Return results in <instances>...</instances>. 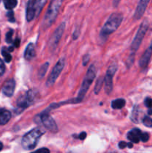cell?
<instances>
[{
	"instance_id": "cell-24",
	"label": "cell",
	"mask_w": 152,
	"mask_h": 153,
	"mask_svg": "<svg viewBox=\"0 0 152 153\" xmlns=\"http://www.w3.org/2000/svg\"><path fill=\"white\" fill-rule=\"evenodd\" d=\"M138 116H139V108L137 106H135L134 108L132 111V113H131V119L132 120L133 122L137 123L138 122Z\"/></svg>"
},
{
	"instance_id": "cell-12",
	"label": "cell",
	"mask_w": 152,
	"mask_h": 153,
	"mask_svg": "<svg viewBox=\"0 0 152 153\" xmlns=\"http://www.w3.org/2000/svg\"><path fill=\"white\" fill-rule=\"evenodd\" d=\"M15 87H16V82L13 79H9L4 84L2 87V93L3 94L7 97H10L13 96L14 92Z\"/></svg>"
},
{
	"instance_id": "cell-8",
	"label": "cell",
	"mask_w": 152,
	"mask_h": 153,
	"mask_svg": "<svg viewBox=\"0 0 152 153\" xmlns=\"http://www.w3.org/2000/svg\"><path fill=\"white\" fill-rule=\"evenodd\" d=\"M36 94L34 90H29L25 95H22L17 100V107L22 110L29 107L34 102Z\"/></svg>"
},
{
	"instance_id": "cell-41",
	"label": "cell",
	"mask_w": 152,
	"mask_h": 153,
	"mask_svg": "<svg viewBox=\"0 0 152 153\" xmlns=\"http://www.w3.org/2000/svg\"><path fill=\"white\" fill-rule=\"evenodd\" d=\"M0 37H1V34H0Z\"/></svg>"
},
{
	"instance_id": "cell-27",
	"label": "cell",
	"mask_w": 152,
	"mask_h": 153,
	"mask_svg": "<svg viewBox=\"0 0 152 153\" xmlns=\"http://www.w3.org/2000/svg\"><path fill=\"white\" fill-rule=\"evenodd\" d=\"M7 16L8 20L10 21V22H15V19H14V14H13V12L11 10H9L7 13Z\"/></svg>"
},
{
	"instance_id": "cell-22",
	"label": "cell",
	"mask_w": 152,
	"mask_h": 153,
	"mask_svg": "<svg viewBox=\"0 0 152 153\" xmlns=\"http://www.w3.org/2000/svg\"><path fill=\"white\" fill-rule=\"evenodd\" d=\"M104 79L103 78H99V79H98V81H97L96 84H95V88H94V92H95V94H98V93L100 92V91H101V87H102L103 85V82H104Z\"/></svg>"
},
{
	"instance_id": "cell-19",
	"label": "cell",
	"mask_w": 152,
	"mask_h": 153,
	"mask_svg": "<svg viewBox=\"0 0 152 153\" xmlns=\"http://www.w3.org/2000/svg\"><path fill=\"white\" fill-rule=\"evenodd\" d=\"M125 104H126L125 100H124V99H117V100H115L112 102L111 107L113 109H121L125 107Z\"/></svg>"
},
{
	"instance_id": "cell-25",
	"label": "cell",
	"mask_w": 152,
	"mask_h": 153,
	"mask_svg": "<svg viewBox=\"0 0 152 153\" xmlns=\"http://www.w3.org/2000/svg\"><path fill=\"white\" fill-rule=\"evenodd\" d=\"M142 123L146 127L151 128L152 127V119L148 116H145L142 119Z\"/></svg>"
},
{
	"instance_id": "cell-39",
	"label": "cell",
	"mask_w": 152,
	"mask_h": 153,
	"mask_svg": "<svg viewBox=\"0 0 152 153\" xmlns=\"http://www.w3.org/2000/svg\"><path fill=\"white\" fill-rule=\"evenodd\" d=\"M148 114L152 115V110H149L148 111Z\"/></svg>"
},
{
	"instance_id": "cell-14",
	"label": "cell",
	"mask_w": 152,
	"mask_h": 153,
	"mask_svg": "<svg viewBox=\"0 0 152 153\" xmlns=\"http://www.w3.org/2000/svg\"><path fill=\"white\" fill-rule=\"evenodd\" d=\"M142 131L139 128H133L127 134V137L132 143H139L141 140Z\"/></svg>"
},
{
	"instance_id": "cell-20",
	"label": "cell",
	"mask_w": 152,
	"mask_h": 153,
	"mask_svg": "<svg viewBox=\"0 0 152 153\" xmlns=\"http://www.w3.org/2000/svg\"><path fill=\"white\" fill-rule=\"evenodd\" d=\"M4 5L7 10H12L17 5V0H3Z\"/></svg>"
},
{
	"instance_id": "cell-4",
	"label": "cell",
	"mask_w": 152,
	"mask_h": 153,
	"mask_svg": "<svg viewBox=\"0 0 152 153\" xmlns=\"http://www.w3.org/2000/svg\"><path fill=\"white\" fill-rule=\"evenodd\" d=\"M95 76H96V69H95V66H94L93 64H92V65L89 66V69H88L87 72H86V75H85L83 83H82L80 91H79L78 95H77V98L78 99V100H80V101H82L83 97L86 95V92H87V91L89 90V87L91 86L92 82L94 81Z\"/></svg>"
},
{
	"instance_id": "cell-34",
	"label": "cell",
	"mask_w": 152,
	"mask_h": 153,
	"mask_svg": "<svg viewBox=\"0 0 152 153\" xmlns=\"http://www.w3.org/2000/svg\"><path fill=\"white\" fill-rule=\"evenodd\" d=\"M86 133L84 132V131H83V132H81L78 135V138L80 139V140H84V139L86 138Z\"/></svg>"
},
{
	"instance_id": "cell-18",
	"label": "cell",
	"mask_w": 152,
	"mask_h": 153,
	"mask_svg": "<svg viewBox=\"0 0 152 153\" xmlns=\"http://www.w3.org/2000/svg\"><path fill=\"white\" fill-rule=\"evenodd\" d=\"M46 1H47V0H34L33 4H34V11H35V16H38L40 15V12L43 10Z\"/></svg>"
},
{
	"instance_id": "cell-17",
	"label": "cell",
	"mask_w": 152,
	"mask_h": 153,
	"mask_svg": "<svg viewBox=\"0 0 152 153\" xmlns=\"http://www.w3.org/2000/svg\"><path fill=\"white\" fill-rule=\"evenodd\" d=\"M34 57H35V49H34V46L33 43H29L27 46L26 49L25 50L24 58L27 61H31Z\"/></svg>"
},
{
	"instance_id": "cell-36",
	"label": "cell",
	"mask_w": 152,
	"mask_h": 153,
	"mask_svg": "<svg viewBox=\"0 0 152 153\" xmlns=\"http://www.w3.org/2000/svg\"><path fill=\"white\" fill-rule=\"evenodd\" d=\"M120 1L121 0H113V5H114V7H117Z\"/></svg>"
},
{
	"instance_id": "cell-10",
	"label": "cell",
	"mask_w": 152,
	"mask_h": 153,
	"mask_svg": "<svg viewBox=\"0 0 152 153\" xmlns=\"http://www.w3.org/2000/svg\"><path fill=\"white\" fill-rule=\"evenodd\" d=\"M40 120H41L42 123L43 124L45 127L49 130L52 132H57L58 130V126H57L56 123H55V120L50 116L48 113H43L40 116Z\"/></svg>"
},
{
	"instance_id": "cell-7",
	"label": "cell",
	"mask_w": 152,
	"mask_h": 153,
	"mask_svg": "<svg viewBox=\"0 0 152 153\" xmlns=\"http://www.w3.org/2000/svg\"><path fill=\"white\" fill-rule=\"evenodd\" d=\"M64 66H65V58H62L56 63L55 67L52 69V71L51 72L50 75L46 81V86L51 87L55 84V81L61 75L63 69L64 68Z\"/></svg>"
},
{
	"instance_id": "cell-32",
	"label": "cell",
	"mask_w": 152,
	"mask_h": 153,
	"mask_svg": "<svg viewBox=\"0 0 152 153\" xmlns=\"http://www.w3.org/2000/svg\"><path fill=\"white\" fill-rule=\"evenodd\" d=\"M89 55H84V57H83V61H82V62H83V64L84 66H86V64H88V62H89Z\"/></svg>"
},
{
	"instance_id": "cell-1",
	"label": "cell",
	"mask_w": 152,
	"mask_h": 153,
	"mask_svg": "<svg viewBox=\"0 0 152 153\" xmlns=\"http://www.w3.org/2000/svg\"><path fill=\"white\" fill-rule=\"evenodd\" d=\"M122 19H123V16H122V13H112L110 16V17L108 18V19L106 21L105 24L104 25L101 32H100L101 37L106 38L110 34L114 32L119 28V25H121V22H122Z\"/></svg>"
},
{
	"instance_id": "cell-9",
	"label": "cell",
	"mask_w": 152,
	"mask_h": 153,
	"mask_svg": "<svg viewBox=\"0 0 152 153\" xmlns=\"http://www.w3.org/2000/svg\"><path fill=\"white\" fill-rule=\"evenodd\" d=\"M117 70V65L111 64L107 69L105 78H104V91L107 94H110L113 90V79Z\"/></svg>"
},
{
	"instance_id": "cell-31",
	"label": "cell",
	"mask_w": 152,
	"mask_h": 153,
	"mask_svg": "<svg viewBox=\"0 0 152 153\" xmlns=\"http://www.w3.org/2000/svg\"><path fill=\"white\" fill-rule=\"evenodd\" d=\"M31 153H50V151L47 148H41V149H37V150L34 151V152Z\"/></svg>"
},
{
	"instance_id": "cell-29",
	"label": "cell",
	"mask_w": 152,
	"mask_h": 153,
	"mask_svg": "<svg viewBox=\"0 0 152 153\" xmlns=\"http://www.w3.org/2000/svg\"><path fill=\"white\" fill-rule=\"evenodd\" d=\"M149 140V134L147 132H142L141 135V140L142 142H147Z\"/></svg>"
},
{
	"instance_id": "cell-35",
	"label": "cell",
	"mask_w": 152,
	"mask_h": 153,
	"mask_svg": "<svg viewBox=\"0 0 152 153\" xmlns=\"http://www.w3.org/2000/svg\"><path fill=\"white\" fill-rule=\"evenodd\" d=\"M19 44H20V40L19 38H16L13 42V46L14 47H19Z\"/></svg>"
},
{
	"instance_id": "cell-3",
	"label": "cell",
	"mask_w": 152,
	"mask_h": 153,
	"mask_svg": "<svg viewBox=\"0 0 152 153\" xmlns=\"http://www.w3.org/2000/svg\"><path fill=\"white\" fill-rule=\"evenodd\" d=\"M44 134L43 131L39 128H35L25 134L22 139V147L27 150H31L37 146L38 140Z\"/></svg>"
},
{
	"instance_id": "cell-37",
	"label": "cell",
	"mask_w": 152,
	"mask_h": 153,
	"mask_svg": "<svg viewBox=\"0 0 152 153\" xmlns=\"http://www.w3.org/2000/svg\"><path fill=\"white\" fill-rule=\"evenodd\" d=\"M127 146L129 148H132L133 147V143H128V145H127Z\"/></svg>"
},
{
	"instance_id": "cell-38",
	"label": "cell",
	"mask_w": 152,
	"mask_h": 153,
	"mask_svg": "<svg viewBox=\"0 0 152 153\" xmlns=\"http://www.w3.org/2000/svg\"><path fill=\"white\" fill-rule=\"evenodd\" d=\"M2 149H3V144L1 142H0V151H1Z\"/></svg>"
},
{
	"instance_id": "cell-11",
	"label": "cell",
	"mask_w": 152,
	"mask_h": 153,
	"mask_svg": "<svg viewBox=\"0 0 152 153\" xmlns=\"http://www.w3.org/2000/svg\"><path fill=\"white\" fill-rule=\"evenodd\" d=\"M150 1L151 0H139L134 15V19H139L142 16Z\"/></svg>"
},
{
	"instance_id": "cell-33",
	"label": "cell",
	"mask_w": 152,
	"mask_h": 153,
	"mask_svg": "<svg viewBox=\"0 0 152 153\" xmlns=\"http://www.w3.org/2000/svg\"><path fill=\"white\" fill-rule=\"evenodd\" d=\"M127 145H128V143H125V142L124 141H121L119 142V147L120 148V149H124V148L126 147Z\"/></svg>"
},
{
	"instance_id": "cell-2",
	"label": "cell",
	"mask_w": 152,
	"mask_h": 153,
	"mask_svg": "<svg viewBox=\"0 0 152 153\" xmlns=\"http://www.w3.org/2000/svg\"><path fill=\"white\" fill-rule=\"evenodd\" d=\"M63 1V0H52L51 1L43 21V28H48L53 24L58 16Z\"/></svg>"
},
{
	"instance_id": "cell-28",
	"label": "cell",
	"mask_w": 152,
	"mask_h": 153,
	"mask_svg": "<svg viewBox=\"0 0 152 153\" xmlns=\"http://www.w3.org/2000/svg\"><path fill=\"white\" fill-rule=\"evenodd\" d=\"M145 105L148 108H152V99L151 98H146L144 101Z\"/></svg>"
},
{
	"instance_id": "cell-21",
	"label": "cell",
	"mask_w": 152,
	"mask_h": 153,
	"mask_svg": "<svg viewBox=\"0 0 152 153\" xmlns=\"http://www.w3.org/2000/svg\"><path fill=\"white\" fill-rule=\"evenodd\" d=\"M49 64L48 62L45 63L44 64H43V65L40 67V70H39V72H38V76L39 78H40V79H43V77L45 76V75H46V72H47L48 69H49Z\"/></svg>"
},
{
	"instance_id": "cell-30",
	"label": "cell",
	"mask_w": 152,
	"mask_h": 153,
	"mask_svg": "<svg viewBox=\"0 0 152 153\" xmlns=\"http://www.w3.org/2000/svg\"><path fill=\"white\" fill-rule=\"evenodd\" d=\"M5 71V66H4V62L0 59V76H2Z\"/></svg>"
},
{
	"instance_id": "cell-15",
	"label": "cell",
	"mask_w": 152,
	"mask_h": 153,
	"mask_svg": "<svg viewBox=\"0 0 152 153\" xmlns=\"http://www.w3.org/2000/svg\"><path fill=\"white\" fill-rule=\"evenodd\" d=\"M11 114L6 109H0V126L5 125L10 121Z\"/></svg>"
},
{
	"instance_id": "cell-26",
	"label": "cell",
	"mask_w": 152,
	"mask_h": 153,
	"mask_svg": "<svg viewBox=\"0 0 152 153\" xmlns=\"http://www.w3.org/2000/svg\"><path fill=\"white\" fill-rule=\"evenodd\" d=\"M13 31L12 29H10L8 32L6 34V37H5V40L7 43H12V37H13Z\"/></svg>"
},
{
	"instance_id": "cell-23",
	"label": "cell",
	"mask_w": 152,
	"mask_h": 153,
	"mask_svg": "<svg viewBox=\"0 0 152 153\" xmlns=\"http://www.w3.org/2000/svg\"><path fill=\"white\" fill-rule=\"evenodd\" d=\"M9 52H10L8 51V49H6L5 48H3L2 50H1V55H3V57L4 58V61L7 63L10 62L12 60V56Z\"/></svg>"
},
{
	"instance_id": "cell-5",
	"label": "cell",
	"mask_w": 152,
	"mask_h": 153,
	"mask_svg": "<svg viewBox=\"0 0 152 153\" xmlns=\"http://www.w3.org/2000/svg\"><path fill=\"white\" fill-rule=\"evenodd\" d=\"M148 28V22L147 19H145L142 22L141 25H139V28L138 31H137V34H136L135 37H134V40H133L132 43H131V55H135V52L138 50V49L140 46V44L142 42L145 35L146 32H147Z\"/></svg>"
},
{
	"instance_id": "cell-40",
	"label": "cell",
	"mask_w": 152,
	"mask_h": 153,
	"mask_svg": "<svg viewBox=\"0 0 152 153\" xmlns=\"http://www.w3.org/2000/svg\"><path fill=\"white\" fill-rule=\"evenodd\" d=\"M151 46H152V42H151Z\"/></svg>"
},
{
	"instance_id": "cell-13",
	"label": "cell",
	"mask_w": 152,
	"mask_h": 153,
	"mask_svg": "<svg viewBox=\"0 0 152 153\" xmlns=\"http://www.w3.org/2000/svg\"><path fill=\"white\" fill-rule=\"evenodd\" d=\"M152 55V46H150L143 53V55H142L141 58L139 59V67L141 68L144 69L148 65V63L150 61L151 57Z\"/></svg>"
},
{
	"instance_id": "cell-16",
	"label": "cell",
	"mask_w": 152,
	"mask_h": 153,
	"mask_svg": "<svg viewBox=\"0 0 152 153\" xmlns=\"http://www.w3.org/2000/svg\"><path fill=\"white\" fill-rule=\"evenodd\" d=\"M33 1H34V0H29L28 3V6H27L26 19L28 22H31L35 17V11H34Z\"/></svg>"
},
{
	"instance_id": "cell-6",
	"label": "cell",
	"mask_w": 152,
	"mask_h": 153,
	"mask_svg": "<svg viewBox=\"0 0 152 153\" xmlns=\"http://www.w3.org/2000/svg\"><path fill=\"white\" fill-rule=\"evenodd\" d=\"M65 27V22H61L59 26L54 31L52 35L51 36L50 39L49 40V43H48V46H49L51 52H54L55 50V49L57 48V46H58V43H59L61 37H62L63 34L64 32Z\"/></svg>"
}]
</instances>
